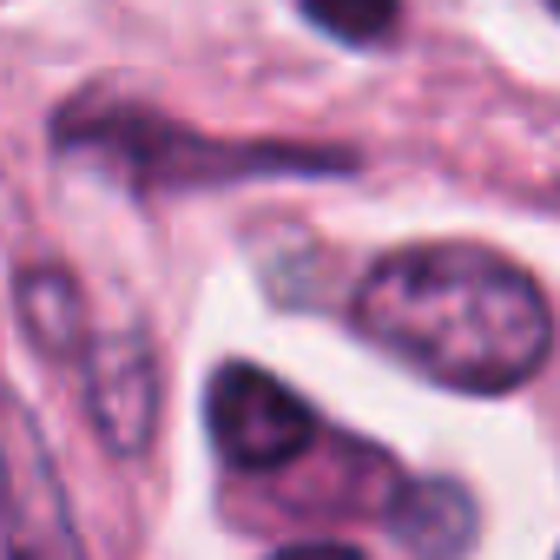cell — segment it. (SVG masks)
Masks as SVG:
<instances>
[{"instance_id": "obj_1", "label": "cell", "mask_w": 560, "mask_h": 560, "mask_svg": "<svg viewBox=\"0 0 560 560\" xmlns=\"http://www.w3.org/2000/svg\"><path fill=\"white\" fill-rule=\"evenodd\" d=\"M357 330L442 389H521L547 350L553 317L534 277L481 244H416L357 284Z\"/></svg>"}, {"instance_id": "obj_2", "label": "cell", "mask_w": 560, "mask_h": 560, "mask_svg": "<svg viewBox=\"0 0 560 560\" xmlns=\"http://www.w3.org/2000/svg\"><path fill=\"white\" fill-rule=\"evenodd\" d=\"M0 547H8V560H86L60 468L34 416L8 389H0Z\"/></svg>"}, {"instance_id": "obj_3", "label": "cell", "mask_w": 560, "mask_h": 560, "mask_svg": "<svg viewBox=\"0 0 560 560\" xmlns=\"http://www.w3.org/2000/svg\"><path fill=\"white\" fill-rule=\"evenodd\" d=\"M205 422L211 442L231 468L244 475H270V468H291L311 442H317V416L304 409V396H291L277 376L250 370V363H224L211 376L205 396Z\"/></svg>"}, {"instance_id": "obj_4", "label": "cell", "mask_w": 560, "mask_h": 560, "mask_svg": "<svg viewBox=\"0 0 560 560\" xmlns=\"http://www.w3.org/2000/svg\"><path fill=\"white\" fill-rule=\"evenodd\" d=\"M93 376V416H100V435L113 448H139L145 429H152V409H159V376H152V357L139 343H113L100 357Z\"/></svg>"}, {"instance_id": "obj_5", "label": "cell", "mask_w": 560, "mask_h": 560, "mask_svg": "<svg viewBox=\"0 0 560 560\" xmlns=\"http://www.w3.org/2000/svg\"><path fill=\"white\" fill-rule=\"evenodd\" d=\"M389 527L402 534L409 553H422V560H455V553L468 547V534H475V508H468V494L448 488V481H416V488L396 494Z\"/></svg>"}, {"instance_id": "obj_6", "label": "cell", "mask_w": 560, "mask_h": 560, "mask_svg": "<svg viewBox=\"0 0 560 560\" xmlns=\"http://www.w3.org/2000/svg\"><path fill=\"white\" fill-rule=\"evenodd\" d=\"M21 317H27V330L47 350H73L80 343V291H73V277H60V270L21 277Z\"/></svg>"}, {"instance_id": "obj_7", "label": "cell", "mask_w": 560, "mask_h": 560, "mask_svg": "<svg viewBox=\"0 0 560 560\" xmlns=\"http://www.w3.org/2000/svg\"><path fill=\"white\" fill-rule=\"evenodd\" d=\"M304 14L350 47H376V40H389L402 0H304Z\"/></svg>"}, {"instance_id": "obj_8", "label": "cell", "mask_w": 560, "mask_h": 560, "mask_svg": "<svg viewBox=\"0 0 560 560\" xmlns=\"http://www.w3.org/2000/svg\"><path fill=\"white\" fill-rule=\"evenodd\" d=\"M270 560H363V553L343 547V540H304V547H284V553H270Z\"/></svg>"}, {"instance_id": "obj_9", "label": "cell", "mask_w": 560, "mask_h": 560, "mask_svg": "<svg viewBox=\"0 0 560 560\" xmlns=\"http://www.w3.org/2000/svg\"><path fill=\"white\" fill-rule=\"evenodd\" d=\"M553 14H560V0H553Z\"/></svg>"}]
</instances>
